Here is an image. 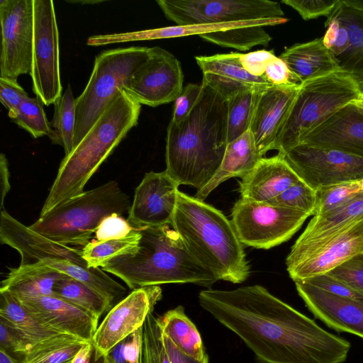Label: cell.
Wrapping results in <instances>:
<instances>
[{
  "mask_svg": "<svg viewBox=\"0 0 363 363\" xmlns=\"http://www.w3.org/2000/svg\"><path fill=\"white\" fill-rule=\"evenodd\" d=\"M150 48L134 46L104 50L95 57L89 81L76 98L74 147L124 91L133 74L147 60Z\"/></svg>",
  "mask_w": 363,
  "mask_h": 363,
  "instance_id": "8",
  "label": "cell"
},
{
  "mask_svg": "<svg viewBox=\"0 0 363 363\" xmlns=\"http://www.w3.org/2000/svg\"><path fill=\"white\" fill-rule=\"evenodd\" d=\"M201 96L189 113L167 128L166 171L179 184L197 191L212 179L228 145V100L203 83Z\"/></svg>",
  "mask_w": 363,
  "mask_h": 363,
  "instance_id": "2",
  "label": "cell"
},
{
  "mask_svg": "<svg viewBox=\"0 0 363 363\" xmlns=\"http://www.w3.org/2000/svg\"><path fill=\"white\" fill-rule=\"evenodd\" d=\"M65 274L50 267L35 263L11 269L0 286L16 297L54 296L53 286Z\"/></svg>",
  "mask_w": 363,
  "mask_h": 363,
  "instance_id": "27",
  "label": "cell"
},
{
  "mask_svg": "<svg viewBox=\"0 0 363 363\" xmlns=\"http://www.w3.org/2000/svg\"><path fill=\"white\" fill-rule=\"evenodd\" d=\"M16 298L43 323L84 341L92 340L99 320L89 313L55 296Z\"/></svg>",
  "mask_w": 363,
  "mask_h": 363,
  "instance_id": "21",
  "label": "cell"
},
{
  "mask_svg": "<svg viewBox=\"0 0 363 363\" xmlns=\"http://www.w3.org/2000/svg\"><path fill=\"white\" fill-rule=\"evenodd\" d=\"M141 105L122 91L61 161L40 216L84 192L100 165L138 124Z\"/></svg>",
  "mask_w": 363,
  "mask_h": 363,
  "instance_id": "5",
  "label": "cell"
},
{
  "mask_svg": "<svg viewBox=\"0 0 363 363\" xmlns=\"http://www.w3.org/2000/svg\"><path fill=\"white\" fill-rule=\"evenodd\" d=\"M351 103L363 114V92L359 96L354 99Z\"/></svg>",
  "mask_w": 363,
  "mask_h": 363,
  "instance_id": "57",
  "label": "cell"
},
{
  "mask_svg": "<svg viewBox=\"0 0 363 363\" xmlns=\"http://www.w3.org/2000/svg\"><path fill=\"white\" fill-rule=\"evenodd\" d=\"M126 340L127 338L119 342L108 354L113 363H128L124 354Z\"/></svg>",
  "mask_w": 363,
  "mask_h": 363,
  "instance_id": "55",
  "label": "cell"
},
{
  "mask_svg": "<svg viewBox=\"0 0 363 363\" xmlns=\"http://www.w3.org/2000/svg\"><path fill=\"white\" fill-rule=\"evenodd\" d=\"M199 36L219 46L243 51L250 50L256 45L267 46L272 39L264 26H261L233 28Z\"/></svg>",
  "mask_w": 363,
  "mask_h": 363,
  "instance_id": "36",
  "label": "cell"
},
{
  "mask_svg": "<svg viewBox=\"0 0 363 363\" xmlns=\"http://www.w3.org/2000/svg\"><path fill=\"white\" fill-rule=\"evenodd\" d=\"M180 62L169 51L150 48L149 57L133 74L124 91L140 105L152 107L174 101L182 92Z\"/></svg>",
  "mask_w": 363,
  "mask_h": 363,
  "instance_id": "16",
  "label": "cell"
},
{
  "mask_svg": "<svg viewBox=\"0 0 363 363\" xmlns=\"http://www.w3.org/2000/svg\"><path fill=\"white\" fill-rule=\"evenodd\" d=\"M284 23L283 18L264 19L257 21H239L217 24L203 25H176L172 26L143 30L133 32L113 33L111 35L113 43H121L131 41L151 40L170 38L184 37L188 35H201L211 32L226 30L233 28L253 26H275Z\"/></svg>",
  "mask_w": 363,
  "mask_h": 363,
  "instance_id": "29",
  "label": "cell"
},
{
  "mask_svg": "<svg viewBox=\"0 0 363 363\" xmlns=\"http://www.w3.org/2000/svg\"><path fill=\"white\" fill-rule=\"evenodd\" d=\"M329 274L363 295V253L354 256Z\"/></svg>",
  "mask_w": 363,
  "mask_h": 363,
  "instance_id": "42",
  "label": "cell"
},
{
  "mask_svg": "<svg viewBox=\"0 0 363 363\" xmlns=\"http://www.w3.org/2000/svg\"><path fill=\"white\" fill-rule=\"evenodd\" d=\"M300 84L272 85L259 93L250 130L261 157L275 150L279 133L298 93Z\"/></svg>",
  "mask_w": 363,
  "mask_h": 363,
  "instance_id": "18",
  "label": "cell"
},
{
  "mask_svg": "<svg viewBox=\"0 0 363 363\" xmlns=\"http://www.w3.org/2000/svg\"><path fill=\"white\" fill-rule=\"evenodd\" d=\"M303 281L310 285L342 297L363 300V295L329 273L315 276Z\"/></svg>",
  "mask_w": 363,
  "mask_h": 363,
  "instance_id": "44",
  "label": "cell"
},
{
  "mask_svg": "<svg viewBox=\"0 0 363 363\" xmlns=\"http://www.w3.org/2000/svg\"><path fill=\"white\" fill-rule=\"evenodd\" d=\"M162 340L171 363H208L207 354L203 359L197 360L182 353L172 341L163 334Z\"/></svg>",
  "mask_w": 363,
  "mask_h": 363,
  "instance_id": "52",
  "label": "cell"
},
{
  "mask_svg": "<svg viewBox=\"0 0 363 363\" xmlns=\"http://www.w3.org/2000/svg\"><path fill=\"white\" fill-rule=\"evenodd\" d=\"M277 57L273 50H259L245 54L240 53V60L243 68L250 74L264 77L268 62Z\"/></svg>",
  "mask_w": 363,
  "mask_h": 363,
  "instance_id": "50",
  "label": "cell"
},
{
  "mask_svg": "<svg viewBox=\"0 0 363 363\" xmlns=\"http://www.w3.org/2000/svg\"><path fill=\"white\" fill-rule=\"evenodd\" d=\"M124 354L128 363H143L142 328L127 337Z\"/></svg>",
  "mask_w": 363,
  "mask_h": 363,
  "instance_id": "51",
  "label": "cell"
},
{
  "mask_svg": "<svg viewBox=\"0 0 363 363\" xmlns=\"http://www.w3.org/2000/svg\"><path fill=\"white\" fill-rule=\"evenodd\" d=\"M268 203L314 216L317 203L316 191L301 180Z\"/></svg>",
  "mask_w": 363,
  "mask_h": 363,
  "instance_id": "41",
  "label": "cell"
},
{
  "mask_svg": "<svg viewBox=\"0 0 363 363\" xmlns=\"http://www.w3.org/2000/svg\"><path fill=\"white\" fill-rule=\"evenodd\" d=\"M157 320L162 334L182 353L197 360L206 354L200 333L182 306L167 311Z\"/></svg>",
  "mask_w": 363,
  "mask_h": 363,
  "instance_id": "30",
  "label": "cell"
},
{
  "mask_svg": "<svg viewBox=\"0 0 363 363\" xmlns=\"http://www.w3.org/2000/svg\"><path fill=\"white\" fill-rule=\"evenodd\" d=\"M363 216V191L343 205L321 216H313L296 242L320 240L336 233Z\"/></svg>",
  "mask_w": 363,
  "mask_h": 363,
  "instance_id": "31",
  "label": "cell"
},
{
  "mask_svg": "<svg viewBox=\"0 0 363 363\" xmlns=\"http://www.w3.org/2000/svg\"><path fill=\"white\" fill-rule=\"evenodd\" d=\"M203 89V84H188L174 100V106L170 122L179 123L192 110L198 101Z\"/></svg>",
  "mask_w": 363,
  "mask_h": 363,
  "instance_id": "45",
  "label": "cell"
},
{
  "mask_svg": "<svg viewBox=\"0 0 363 363\" xmlns=\"http://www.w3.org/2000/svg\"><path fill=\"white\" fill-rule=\"evenodd\" d=\"M338 0H283L281 3L296 11L305 21L330 16Z\"/></svg>",
  "mask_w": 363,
  "mask_h": 363,
  "instance_id": "43",
  "label": "cell"
},
{
  "mask_svg": "<svg viewBox=\"0 0 363 363\" xmlns=\"http://www.w3.org/2000/svg\"><path fill=\"white\" fill-rule=\"evenodd\" d=\"M361 183H362V189H363V180L361 181Z\"/></svg>",
  "mask_w": 363,
  "mask_h": 363,
  "instance_id": "60",
  "label": "cell"
},
{
  "mask_svg": "<svg viewBox=\"0 0 363 363\" xmlns=\"http://www.w3.org/2000/svg\"><path fill=\"white\" fill-rule=\"evenodd\" d=\"M200 306L237 335L263 363H342L350 343L260 285L208 289Z\"/></svg>",
  "mask_w": 363,
  "mask_h": 363,
  "instance_id": "1",
  "label": "cell"
},
{
  "mask_svg": "<svg viewBox=\"0 0 363 363\" xmlns=\"http://www.w3.org/2000/svg\"><path fill=\"white\" fill-rule=\"evenodd\" d=\"M179 186L166 170L146 173L135 191L129 223L135 228L171 224Z\"/></svg>",
  "mask_w": 363,
  "mask_h": 363,
  "instance_id": "17",
  "label": "cell"
},
{
  "mask_svg": "<svg viewBox=\"0 0 363 363\" xmlns=\"http://www.w3.org/2000/svg\"><path fill=\"white\" fill-rule=\"evenodd\" d=\"M130 206L129 196L110 181L54 207L29 228L65 245L85 246L105 218L129 213Z\"/></svg>",
  "mask_w": 363,
  "mask_h": 363,
  "instance_id": "6",
  "label": "cell"
},
{
  "mask_svg": "<svg viewBox=\"0 0 363 363\" xmlns=\"http://www.w3.org/2000/svg\"><path fill=\"white\" fill-rule=\"evenodd\" d=\"M0 363H17L4 351L0 350Z\"/></svg>",
  "mask_w": 363,
  "mask_h": 363,
  "instance_id": "58",
  "label": "cell"
},
{
  "mask_svg": "<svg viewBox=\"0 0 363 363\" xmlns=\"http://www.w3.org/2000/svg\"><path fill=\"white\" fill-rule=\"evenodd\" d=\"M43 105L38 96L32 98L28 96L21 103L12 121L34 138L47 135L52 140L54 131L47 118Z\"/></svg>",
  "mask_w": 363,
  "mask_h": 363,
  "instance_id": "38",
  "label": "cell"
},
{
  "mask_svg": "<svg viewBox=\"0 0 363 363\" xmlns=\"http://www.w3.org/2000/svg\"><path fill=\"white\" fill-rule=\"evenodd\" d=\"M301 181L281 153L262 157L239 182L240 198L268 202Z\"/></svg>",
  "mask_w": 363,
  "mask_h": 363,
  "instance_id": "23",
  "label": "cell"
},
{
  "mask_svg": "<svg viewBox=\"0 0 363 363\" xmlns=\"http://www.w3.org/2000/svg\"><path fill=\"white\" fill-rule=\"evenodd\" d=\"M0 319L17 330L32 348L64 335L38 320L8 291H0Z\"/></svg>",
  "mask_w": 363,
  "mask_h": 363,
  "instance_id": "28",
  "label": "cell"
},
{
  "mask_svg": "<svg viewBox=\"0 0 363 363\" xmlns=\"http://www.w3.org/2000/svg\"><path fill=\"white\" fill-rule=\"evenodd\" d=\"M70 3H80L82 4H99V3H101L103 2V1H67Z\"/></svg>",
  "mask_w": 363,
  "mask_h": 363,
  "instance_id": "59",
  "label": "cell"
},
{
  "mask_svg": "<svg viewBox=\"0 0 363 363\" xmlns=\"http://www.w3.org/2000/svg\"><path fill=\"white\" fill-rule=\"evenodd\" d=\"M257 148L252 133L249 130L228 143L221 164L211 181L195 197L203 201L221 183L235 177L242 178L262 158Z\"/></svg>",
  "mask_w": 363,
  "mask_h": 363,
  "instance_id": "24",
  "label": "cell"
},
{
  "mask_svg": "<svg viewBox=\"0 0 363 363\" xmlns=\"http://www.w3.org/2000/svg\"><path fill=\"white\" fill-rule=\"evenodd\" d=\"M54 296L89 313L96 319L113 306L95 289L69 276H65L55 284Z\"/></svg>",
  "mask_w": 363,
  "mask_h": 363,
  "instance_id": "32",
  "label": "cell"
},
{
  "mask_svg": "<svg viewBox=\"0 0 363 363\" xmlns=\"http://www.w3.org/2000/svg\"><path fill=\"white\" fill-rule=\"evenodd\" d=\"M32 349L31 345L13 327L0 319V350L23 357Z\"/></svg>",
  "mask_w": 363,
  "mask_h": 363,
  "instance_id": "47",
  "label": "cell"
},
{
  "mask_svg": "<svg viewBox=\"0 0 363 363\" xmlns=\"http://www.w3.org/2000/svg\"><path fill=\"white\" fill-rule=\"evenodd\" d=\"M0 77L30 74L34 32L33 0H0Z\"/></svg>",
  "mask_w": 363,
  "mask_h": 363,
  "instance_id": "14",
  "label": "cell"
},
{
  "mask_svg": "<svg viewBox=\"0 0 363 363\" xmlns=\"http://www.w3.org/2000/svg\"><path fill=\"white\" fill-rule=\"evenodd\" d=\"M28 96L17 80L0 77V100L8 109V115L11 120L15 117L22 101Z\"/></svg>",
  "mask_w": 363,
  "mask_h": 363,
  "instance_id": "48",
  "label": "cell"
},
{
  "mask_svg": "<svg viewBox=\"0 0 363 363\" xmlns=\"http://www.w3.org/2000/svg\"><path fill=\"white\" fill-rule=\"evenodd\" d=\"M298 295L314 316L337 332L363 338V300L333 294L303 281L295 282Z\"/></svg>",
  "mask_w": 363,
  "mask_h": 363,
  "instance_id": "19",
  "label": "cell"
},
{
  "mask_svg": "<svg viewBox=\"0 0 363 363\" xmlns=\"http://www.w3.org/2000/svg\"><path fill=\"white\" fill-rule=\"evenodd\" d=\"M94 347L92 342L85 343L77 354L72 363H90Z\"/></svg>",
  "mask_w": 363,
  "mask_h": 363,
  "instance_id": "54",
  "label": "cell"
},
{
  "mask_svg": "<svg viewBox=\"0 0 363 363\" xmlns=\"http://www.w3.org/2000/svg\"><path fill=\"white\" fill-rule=\"evenodd\" d=\"M34 32L30 75L32 90L45 106L62 95L59 33L52 0H33Z\"/></svg>",
  "mask_w": 363,
  "mask_h": 363,
  "instance_id": "12",
  "label": "cell"
},
{
  "mask_svg": "<svg viewBox=\"0 0 363 363\" xmlns=\"http://www.w3.org/2000/svg\"><path fill=\"white\" fill-rule=\"evenodd\" d=\"M347 6L363 11V0H342Z\"/></svg>",
  "mask_w": 363,
  "mask_h": 363,
  "instance_id": "56",
  "label": "cell"
},
{
  "mask_svg": "<svg viewBox=\"0 0 363 363\" xmlns=\"http://www.w3.org/2000/svg\"><path fill=\"white\" fill-rule=\"evenodd\" d=\"M264 77L275 86H294L301 84L286 63L277 56L268 62Z\"/></svg>",
  "mask_w": 363,
  "mask_h": 363,
  "instance_id": "49",
  "label": "cell"
},
{
  "mask_svg": "<svg viewBox=\"0 0 363 363\" xmlns=\"http://www.w3.org/2000/svg\"><path fill=\"white\" fill-rule=\"evenodd\" d=\"M138 230L141 238L137 251L111 258L101 267L130 289L174 283L211 289L218 281L190 254L171 224Z\"/></svg>",
  "mask_w": 363,
  "mask_h": 363,
  "instance_id": "3",
  "label": "cell"
},
{
  "mask_svg": "<svg viewBox=\"0 0 363 363\" xmlns=\"http://www.w3.org/2000/svg\"><path fill=\"white\" fill-rule=\"evenodd\" d=\"M363 253V216L343 229L320 240L295 242L286 259V269L294 281L327 274Z\"/></svg>",
  "mask_w": 363,
  "mask_h": 363,
  "instance_id": "10",
  "label": "cell"
},
{
  "mask_svg": "<svg viewBox=\"0 0 363 363\" xmlns=\"http://www.w3.org/2000/svg\"><path fill=\"white\" fill-rule=\"evenodd\" d=\"M171 225L190 254L218 280L240 284L249 277L243 245L220 211L179 191Z\"/></svg>",
  "mask_w": 363,
  "mask_h": 363,
  "instance_id": "4",
  "label": "cell"
},
{
  "mask_svg": "<svg viewBox=\"0 0 363 363\" xmlns=\"http://www.w3.org/2000/svg\"><path fill=\"white\" fill-rule=\"evenodd\" d=\"M279 57L301 84L340 69L322 38L294 44L285 49Z\"/></svg>",
  "mask_w": 363,
  "mask_h": 363,
  "instance_id": "25",
  "label": "cell"
},
{
  "mask_svg": "<svg viewBox=\"0 0 363 363\" xmlns=\"http://www.w3.org/2000/svg\"><path fill=\"white\" fill-rule=\"evenodd\" d=\"M330 15L345 26L349 35L347 49L335 60L339 68L350 74L363 92V11L338 0Z\"/></svg>",
  "mask_w": 363,
  "mask_h": 363,
  "instance_id": "26",
  "label": "cell"
},
{
  "mask_svg": "<svg viewBox=\"0 0 363 363\" xmlns=\"http://www.w3.org/2000/svg\"><path fill=\"white\" fill-rule=\"evenodd\" d=\"M300 143L363 157V114L350 102L306 134Z\"/></svg>",
  "mask_w": 363,
  "mask_h": 363,
  "instance_id": "20",
  "label": "cell"
},
{
  "mask_svg": "<svg viewBox=\"0 0 363 363\" xmlns=\"http://www.w3.org/2000/svg\"><path fill=\"white\" fill-rule=\"evenodd\" d=\"M55 110L50 125L54 131L51 141L62 146L65 155L74 148L76 122V99L69 84L63 94L55 102Z\"/></svg>",
  "mask_w": 363,
  "mask_h": 363,
  "instance_id": "34",
  "label": "cell"
},
{
  "mask_svg": "<svg viewBox=\"0 0 363 363\" xmlns=\"http://www.w3.org/2000/svg\"><path fill=\"white\" fill-rule=\"evenodd\" d=\"M162 298L160 286H148L133 290L113 306L93 336L94 358L98 360L106 356L119 342L142 328Z\"/></svg>",
  "mask_w": 363,
  "mask_h": 363,
  "instance_id": "15",
  "label": "cell"
},
{
  "mask_svg": "<svg viewBox=\"0 0 363 363\" xmlns=\"http://www.w3.org/2000/svg\"><path fill=\"white\" fill-rule=\"evenodd\" d=\"M279 153L283 155L299 178L315 191L363 180V157L302 143Z\"/></svg>",
  "mask_w": 363,
  "mask_h": 363,
  "instance_id": "13",
  "label": "cell"
},
{
  "mask_svg": "<svg viewBox=\"0 0 363 363\" xmlns=\"http://www.w3.org/2000/svg\"><path fill=\"white\" fill-rule=\"evenodd\" d=\"M357 82L341 69L306 80L289 110L275 150L284 152L362 93Z\"/></svg>",
  "mask_w": 363,
  "mask_h": 363,
  "instance_id": "7",
  "label": "cell"
},
{
  "mask_svg": "<svg viewBox=\"0 0 363 363\" xmlns=\"http://www.w3.org/2000/svg\"><path fill=\"white\" fill-rule=\"evenodd\" d=\"M362 191L361 181L334 184L317 190V203L313 216H321L333 211Z\"/></svg>",
  "mask_w": 363,
  "mask_h": 363,
  "instance_id": "39",
  "label": "cell"
},
{
  "mask_svg": "<svg viewBox=\"0 0 363 363\" xmlns=\"http://www.w3.org/2000/svg\"><path fill=\"white\" fill-rule=\"evenodd\" d=\"M141 235L138 228L128 235L120 238L102 241H92L82 250V257L89 267L99 268L111 258L134 254L138 249Z\"/></svg>",
  "mask_w": 363,
  "mask_h": 363,
  "instance_id": "35",
  "label": "cell"
},
{
  "mask_svg": "<svg viewBox=\"0 0 363 363\" xmlns=\"http://www.w3.org/2000/svg\"><path fill=\"white\" fill-rule=\"evenodd\" d=\"M134 228L120 215L113 213L105 218L95 232L98 241L123 238L132 233Z\"/></svg>",
  "mask_w": 363,
  "mask_h": 363,
  "instance_id": "46",
  "label": "cell"
},
{
  "mask_svg": "<svg viewBox=\"0 0 363 363\" xmlns=\"http://www.w3.org/2000/svg\"><path fill=\"white\" fill-rule=\"evenodd\" d=\"M240 56L239 52L195 56L203 73L202 82L227 100L243 91H262L272 86L264 77L248 73L242 66Z\"/></svg>",
  "mask_w": 363,
  "mask_h": 363,
  "instance_id": "22",
  "label": "cell"
},
{
  "mask_svg": "<svg viewBox=\"0 0 363 363\" xmlns=\"http://www.w3.org/2000/svg\"><path fill=\"white\" fill-rule=\"evenodd\" d=\"M10 172L6 155H0V187H1V211L4 210V199L11 189Z\"/></svg>",
  "mask_w": 363,
  "mask_h": 363,
  "instance_id": "53",
  "label": "cell"
},
{
  "mask_svg": "<svg viewBox=\"0 0 363 363\" xmlns=\"http://www.w3.org/2000/svg\"><path fill=\"white\" fill-rule=\"evenodd\" d=\"M87 342L69 335H61L33 347L20 363H72Z\"/></svg>",
  "mask_w": 363,
  "mask_h": 363,
  "instance_id": "33",
  "label": "cell"
},
{
  "mask_svg": "<svg viewBox=\"0 0 363 363\" xmlns=\"http://www.w3.org/2000/svg\"><path fill=\"white\" fill-rule=\"evenodd\" d=\"M309 216L268 202L240 198L233 207L230 220L242 245L267 250L289 240Z\"/></svg>",
  "mask_w": 363,
  "mask_h": 363,
  "instance_id": "9",
  "label": "cell"
},
{
  "mask_svg": "<svg viewBox=\"0 0 363 363\" xmlns=\"http://www.w3.org/2000/svg\"><path fill=\"white\" fill-rule=\"evenodd\" d=\"M166 18L176 25L217 24L284 18L269 0H158Z\"/></svg>",
  "mask_w": 363,
  "mask_h": 363,
  "instance_id": "11",
  "label": "cell"
},
{
  "mask_svg": "<svg viewBox=\"0 0 363 363\" xmlns=\"http://www.w3.org/2000/svg\"><path fill=\"white\" fill-rule=\"evenodd\" d=\"M259 92L243 91L228 99V143L250 130Z\"/></svg>",
  "mask_w": 363,
  "mask_h": 363,
  "instance_id": "37",
  "label": "cell"
},
{
  "mask_svg": "<svg viewBox=\"0 0 363 363\" xmlns=\"http://www.w3.org/2000/svg\"><path fill=\"white\" fill-rule=\"evenodd\" d=\"M142 362L171 363L157 318L150 313L142 326Z\"/></svg>",
  "mask_w": 363,
  "mask_h": 363,
  "instance_id": "40",
  "label": "cell"
}]
</instances>
